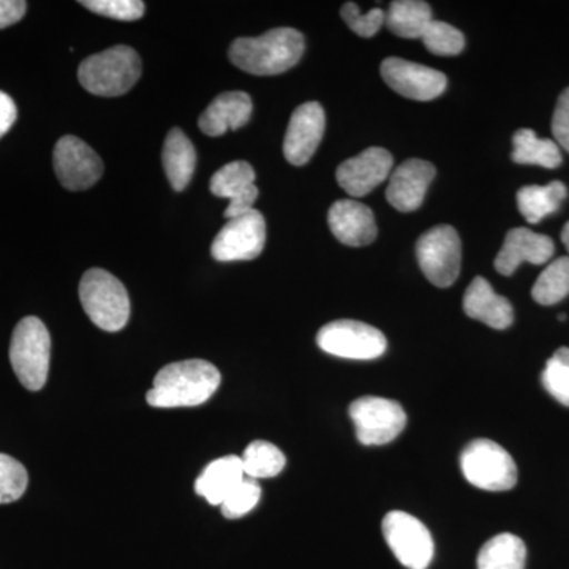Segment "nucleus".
<instances>
[{
	"mask_svg": "<svg viewBox=\"0 0 569 569\" xmlns=\"http://www.w3.org/2000/svg\"><path fill=\"white\" fill-rule=\"evenodd\" d=\"M418 263L426 279L438 288H448L458 280L462 263V242L458 231L440 224L418 239Z\"/></svg>",
	"mask_w": 569,
	"mask_h": 569,
	"instance_id": "nucleus-9",
	"label": "nucleus"
},
{
	"mask_svg": "<svg viewBox=\"0 0 569 569\" xmlns=\"http://www.w3.org/2000/svg\"><path fill=\"white\" fill-rule=\"evenodd\" d=\"M328 223L332 234L348 247L372 244L378 233L372 209L355 200L336 201L329 209Z\"/></svg>",
	"mask_w": 569,
	"mask_h": 569,
	"instance_id": "nucleus-19",
	"label": "nucleus"
},
{
	"mask_svg": "<svg viewBox=\"0 0 569 569\" xmlns=\"http://www.w3.org/2000/svg\"><path fill=\"white\" fill-rule=\"evenodd\" d=\"M28 470L9 455H0V505L13 503L28 489Z\"/></svg>",
	"mask_w": 569,
	"mask_h": 569,
	"instance_id": "nucleus-32",
	"label": "nucleus"
},
{
	"mask_svg": "<svg viewBox=\"0 0 569 569\" xmlns=\"http://www.w3.org/2000/svg\"><path fill=\"white\" fill-rule=\"evenodd\" d=\"M28 3L21 0H0V29L9 28L22 20Z\"/></svg>",
	"mask_w": 569,
	"mask_h": 569,
	"instance_id": "nucleus-37",
	"label": "nucleus"
},
{
	"mask_svg": "<svg viewBox=\"0 0 569 569\" xmlns=\"http://www.w3.org/2000/svg\"><path fill=\"white\" fill-rule=\"evenodd\" d=\"M381 77L392 91L418 102L437 99L448 86V78L441 71L400 58L385 59Z\"/></svg>",
	"mask_w": 569,
	"mask_h": 569,
	"instance_id": "nucleus-13",
	"label": "nucleus"
},
{
	"mask_svg": "<svg viewBox=\"0 0 569 569\" xmlns=\"http://www.w3.org/2000/svg\"><path fill=\"white\" fill-rule=\"evenodd\" d=\"M421 40L427 50L436 56H458L466 48V37L448 22L432 20Z\"/></svg>",
	"mask_w": 569,
	"mask_h": 569,
	"instance_id": "nucleus-31",
	"label": "nucleus"
},
{
	"mask_svg": "<svg viewBox=\"0 0 569 569\" xmlns=\"http://www.w3.org/2000/svg\"><path fill=\"white\" fill-rule=\"evenodd\" d=\"M463 477L475 488L503 492L518 485V467L507 449L488 438L468 443L460 455Z\"/></svg>",
	"mask_w": 569,
	"mask_h": 569,
	"instance_id": "nucleus-6",
	"label": "nucleus"
},
{
	"mask_svg": "<svg viewBox=\"0 0 569 569\" xmlns=\"http://www.w3.org/2000/svg\"><path fill=\"white\" fill-rule=\"evenodd\" d=\"M356 437L366 447L391 443L407 426V413L396 400L383 397H361L350 406Z\"/></svg>",
	"mask_w": 569,
	"mask_h": 569,
	"instance_id": "nucleus-7",
	"label": "nucleus"
},
{
	"mask_svg": "<svg viewBox=\"0 0 569 569\" xmlns=\"http://www.w3.org/2000/svg\"><path fill=\"white\" fill-rule=\"evenodd\" d=\"M556 252L552 239L535 233L529 228L508 231L503 247L496 258V269L501 276H512L522 263H548Z\"/></svg>",
	"mask_w": 569,
	"mask_h": 569,
	"instance_id": "nucleus-18",
	"label": "nucleus"
},
{
	"mask_svg": "<svg viewBox=\"0 0 569 569\" xmlns=\"http://www.w3.org/2000/svg\"><path fill=\"white\" fill-rule=\"evenodd\" d=\"M254 170L252 164L238 160L220 168L211 178V192L219 198H228L227 211H224V219H234V217L242 216L252 211L254 201L258 198V189L254 186Z\"/></svg>",
	"mask_w": 569,
	"mask_h": 569,
	"instance_id": "nucleus-16",
	"label": "nucleus"
},
{
	"mask_svg": "<svg viewBox=\"0 0 569 569\" xmlns=\"http://www.w3.org/2000/svg\"><path fill=\"white\" fill-rule=\"evenodd\" d=\"M80 299L86 316L103 331L118 332L129 323V293L121 280L104 269H89L82 276Z\"/></svg>",
	"mask_w": 569,
	"mask_h": 569,
	"instance_id": "nucleus-4",
	"label": "nucleus"
},
{
	"mask_svg": "<svg viewBox=\"0 0 569 569\" xmlns=\"http://www.w3.org/2000/svg\"><path fill=\"white\" fill-rule=\"evenodd\" d=\"M552 133L557 144L569 152V88L561 92L553 111Z\"/></svg>",
	"mask_w": 569,
	"mask_h": 569,
	"instance_id": "nucleus-36",
	"label": "nucleus"
},
{
	"mask_svg": "<svg viewBox=\"0 0 569 569\" xmlns=\"http://www.w3.org/2000/svg\"><path fill=\"white\" fill-rule=\"evenodd\" d=\"M18 118L17 104L13 99L7 96L6 92L0 91V138L9 133L11 127Z\"/></svg>",
	"mask_w": 569,
	"mask_h": 569,
	"instance_id": "nucleus-38",
	"label": "nucleus"
},
{
	"mask_svg": "<svg viewBox=\"0 0 569 569\" xmlns=\"http://www.w3.org/2000/svg\"><path fill=\"white\" fill-rule=\"evenodd\" d=\"M220 381L219 369L204 359L171 362L153 378L146 399L153 408L198 407L216 395Z\"/></svg>",
	"mask_w": 569,
	"mask_h": 569,
	"instance_id": "nucleus-1",
	"label": "nucleus"
},
{
	"mask_svg": "<svg viewBox=\"0 0 569 569\" xmlns=\"http://www.w3.org/2000/svg\"><path fill=\"white\" fill-rule=\"evenodd\" d=\"M52 162L59 182L73 192L91 189L103 176L102 159L91 146L71 134L58 141Z\"/></svg>",
	"mask_w": 569,
	"mask_h": 569,
	"instance_id": "nucleus-12",
	"label": "nucleus"
},
{
	"mask_svg": "<svg viewBox=\"0 0 569 569\" xmlns=\"http://www.w3.org/2000/svg\"><path fill=\"white\" fill-rule=\"evenodd\" d=\"M561 241H563L565 247L569 252V222L565 224L563 231H561Z\"/></svg>",
	"mask_w": 569,
	"mask_h": 569,
	"instance_id": "nucleus-39",
	"label": "nucleus"
},
{
	"mask_svg": "<svg viewBox=\"0 0 569 569\" xmlns=\"http://www.w3.org/2000/svg\"><path fill=\"white\" fill-rule=\"evenodd\" d=\"M51 337L37 317L22 318L14 328L10 343V362L18 380L29 391H40L48 380Z\"/></svg>",
	"mask_w": 569,
	"mask_h": 569,
	"instance_id": "nucleus-5",
	"label": "nucleus"
},
{
	"mask_svg": "<svg viewBox=\"0 0 569 569\" xmlns=\"http://www.w3.org/2000/svg\"><path fill=\"white\" fill-rule=\"evenodd\" d=\"M389 31L403 39H421L432 22V9L422 0H396L387 13Z\"/></svg>",
	"mask_w": 569,
	"mask_h": 569,
	"instance_id": "nucleus-26",
	"label": "nucleus"
},
{
	"mask_svg": "<svg viewBox=\"0 0 569 569\" xmlns=\"http://www.w3.org/2000/svg\"><path fill=\"white\" fill-rule=\"evenodd\" d=\"M244 478L241 458L227 456L213 460L204 468L203 473L194 482V492L204 497L212 507H220Z\"/></svg>",
	"mask_w": 569,
	"mask_h": 569,
	"instance_id": "nucleus-22",
	"label": "nucleus"
},
{
	"mask_svg": "<svg viewBox=\"0 0 569 569\" xmlns=\"http://www.w3.org/2000/svg\"><path fill=\"white\" fill-rule=\"evenodd\" d=\"M86 9L102 17L118 21H137L144 14L146 6L141 0H84Z\"/></svg>",
	"mask_w": 569,
	"mask_h": 569,
	"instance_id": "nucleus-34",
	"label": "nucleus"
},
{
	"mask_svg": "<svg viewBox=\"0 0 569 569\" xmlns=\"http://www.w3.org/2000/svg\"><path fill=\"white\" fill-rule=\"evenodd\" d=\"M260 498L261 488L257 479L246 477L242 479L241 485L227 497V500H224L222 505H220L222 515L227 519L242 518V516H246L247 512L252 511V509L257 507Z\"/></svg>",
	"mask_w": 569,
	"mask_h": 569,
	"instance_id": "nucleus-33",
	"label": "nucleus"
},
{
	"mask_svg": "<svg viewBox=\"0 0 569 569\" xmlns=\"http://www.w3.org/2000/svg\"><path fill=\"white\" fill-rule=\"evenodd\" d=\"M242 468L247 478H274L287 466L283 452L276 445L254 440L242 455Z\"/></svg>",
	"mask_w": 569,
	"mask_h": 569,
	"instance_id": "nucleus-28",
	"label": "nucleus"
},
{
	"mask_svg": "<svg viewBox=\"0 0 569 569\" xmlns=\"http://www.w3.org/2000/svg\"><path fill=\"white\" fill-rule=\"evenodd\" d=\"M305 37L296 29L279 28L260 37H246L231 43L230 61L238 69L258 77L284 73L305 54Z\"/></svg>",
	"mask_w": 569,
	"mask_h": 569,
	"instance_id": "nucleus-2",
	"label": "nucleus"
},
{
	"mask_svg": "<svg viewBox=\"0 0 569 569\" xmlns=\"http://www.w3.org/2000/svg\"><path fill=\"white\" fill-rule=\"evenodd\" d=\"M569 295V257H560L541 272L531 296L541 306H553Z\"/></svg>",
	"mask_w": 569,
	"mask_h": 569,
	"instance_id": "nucleus-29",
	"label": "nucleus"
},
{
	"mask_svg": "<svg viewBox=\"0 0 569 569\" xmlns=\"http://www.w3.org/2000/svg\"><path fill=\"white\" fill-rule=\"evenodd\" d=\"M436 173V167L421 159H410L399 164L389 179L388 203L400 212L417 211L421 208Z\"/></svg>",
	"mask_w": 569,
	"mask_h": 569,
	"instance_id": "nucleus-17",
	"label": "nucleus"
},
{
	"mask_svg": "<svg viewBox=\"0 0 569 569\" xmlns=\"http://www.w3.org/2000/svg\"><path fill=\"white\" fill-rule=\"evenodd\" d=\"M141 77V59L133 48L118 44L81 62L78 80L86 91L100 97L129 92Z\"/></svg>",
	"mask_w": 569,
	"mask_h": 569,
	"instance_id": "nucleus-3",
	"label": "nucleus"
},
{
	"mask_svg": "<svg viewBox=\"0 0 569 569\" xmlns=\"http://www.w3.org/2000/svg\"><path fill=\"white\" fill-rule=\"evenodd\" d=\"M253 104L249 93L223 92L200 116L201 132L208 137H222L230 130H239L252 118Z\"/></svg>",
	"mask_w": 569,
	"mask_h": 569,
	"instance_id": "nucleus-20",
	"label": "nucleus"
},
{
	"mask_svg": "<svg viewBox=\"0 0 569 569\" xmlns=\"http://www.w3.org/2000/svg\"><path fill=\"white\" fill-rule=\"evenodd\" d=\"M527 548L522 539L511 533L490 538L478 553V569H523Z\"/></svg>",
	"mask_w": 569,
	"mask_h": 569,
	"instance_id": "nucleus-27",
	"label": "nucleus"
},
{
	"mask_svg": "<svg viewBox=\"0 0 569 569\" xmlns=\"http://www.w3.org/2000/svg\"><path fill=\"white\" fill-rule=\"evenodd\" d=\"M326 116L318 102L296 108L288 123L283 141V156L295 167H302L312 159L323 140Z\"/></svg>",
	"mask_w": 569,
	"mask_h": 569,
	"instance_id": "nucleus-14",
	"label": "nucleus"
},
{
	"mask_svg": "<svg viewBox=\"0 0 569 569\" xmlns=\"http://www.w3.org/2000/svg\"><path fill=\"white\" fill-rule=\"evenodd\" d=\"M463 312L493 329H507L515 321L511 302L497 295L485 277H475L463 296Z\"/></svg>",
	"mask_w": 569,
	"mask_h": 569,
	"instance_id": "nucleus-21",
	"label": "nucleus"
},
{
	"mask_svg": "<svg viewBox=\"0 0 569 569\" xmlns=\"http://www.w3.org/2000/svg\"><path fill=\"white\" fill-rule=\"evenodd\" d=\"M340 14H342L348 28L358 33L359 37H365V39L376 36L383 22L387 21V13L383 10L372 9L362 14L359 7L353 2H347L340 10Z\"/></svg>",
	"mask_w": 569,
	"mask_h": 569,
	"instance_id": "nucleus-35",
	"label": "nucleus"
},
{
	"mask_svg": "<svg viewBox=\"0 0 569 569\" xmlns=\"http://www.w3.org/2000/svg\"><path fill=\"white\" fill-rule=\"evenodd\" d=\"M162 162L168 181L176 192H182L194 173L197 167V151L192 141L186 137L181 129L170 130L164 140Z\"/></svg>",
	"mask_w": 569,
	"mask_h": 569,
	"instance_id": "nucleus-23",
	"label": "nucleus"
},
{
	"mask_svg": "<svg viewBox=\"0 0 569 569\" xmlns=\"http://www.w3.org/2000/svg\"><path fill=\"white\" fill-rule=\"evenodd\" d=\"M542 387L561 406L569 407V348L561 347L546 362Z\"/></svg>",
	"mask_w": 569,
	"mask_h": 569,
	"instance_id": "nucleus-30",
	"label": "nucleus"
},
{
	"mask_svg": "<svg viewBox=\"0 0 569 569\" xmlns=\"http://www.w3.org/2000/svg\"><path fill=\"white\" fill-rule=\"evenodd\" d=\"M317 343L325 353L343 359L370 361L387 351V337L380 329L355 320H337L318 331Z\"/></svg>",
	"mask_w": 569,
	"mask_h": 569,
	"instance_id": "nucleus-8",
	"label": "nucleus"
},
{
	"mask_svg": "<svg viewBox=\"0 0 569 569\" xmlns=\"http://www.w3.org/2000/svg\"><path fill=\"white\" fill-rule=\"evenodd\" d=\"M568 197L563 182L553 181L548 186H527L518 192L519 211L529 223H539L542 219L557 212Z\"/></svg>",
	"mask_w": 569,
	"mask_h": 569,
	"instance_id": "nucleus-24",
	"label": "nucleus"
},
{
	"mask_svg": "<svg viewBox=\"0 0 569 569\" xmlns=\"http://www.w3.org/2000/svg\"><path fill=\"white\" fill-rule=\"evenodd\" d=\"M266 244V220L257 209L242 216L228 219L219 234L213 239L211 253L213 260L249 261L260 257Z\"/></svg>",
	"mask_w": 569,
	"mask_h": 569,
	"instance_id": "nucleus-11",
	"label": "nucleus"
},
{
	"mask_svg": "<svg viewBox=\"0 0 569 569\" xmlns=\"http://www.w3.org/2000/svg\"><path fill=\"white\" fill-rule=\"evenodd\" d=\"M512 160L519 164H537V167L556 170L563 162L560 146L552 140H541L530 129H520L512 137Z\"/></svg>",
	"mask_w": 569,
	"mask_h": 569,
	"instance_id": "nucleus-25",
	"label": "nucleus"
},
{
	"mask_svg": "<svg viewBox=\"0 0 569 569\" xmlns=\"http://www.w3.org/2000/svg\"><path fill=\"white\" fill-rule=\"evenodd\" d=\"M392 163L395 159L387 149H366L337 168V182L350 197H366L381 182L387 181Z\"/></svg>",
	"mask_w": 569,
	"mask_h": 569,
	"instance_id": "nucleus-15",
	"label": "nucleus"
},
{
	"mask_svg": "<svg viewBox=\"0 0 569 569\" xmlns=\"http://www.w3.org/2000/svg\"><path fill=\"white\" fill-rule=\"evenodd\" d=\"M383 537L396 559L408 569H427L433 559V539L421 520L403 511L383 519Z\"/></svg>",
	"mask_w": 569,
	"mask_h": 569,
	"instance_id": "nucleus-10",
	"label": "nucleus"
},
{
	"mask_svg": "<svg viewBox=\"0 0 569 569\" xmlns=\"http://www.w3.org/2000/svg\"><path fill=\"white\" fill-rule=\"evenodd\" d=\"M565 318H567V316H563V313H561V316H559V320L563 321Z\"/></svg>",
	"mask_w": 569,
	"mask_h": 569,
	"instance_id": "nucleus-40",
	"label": "nucleus"
}]
</instances>
